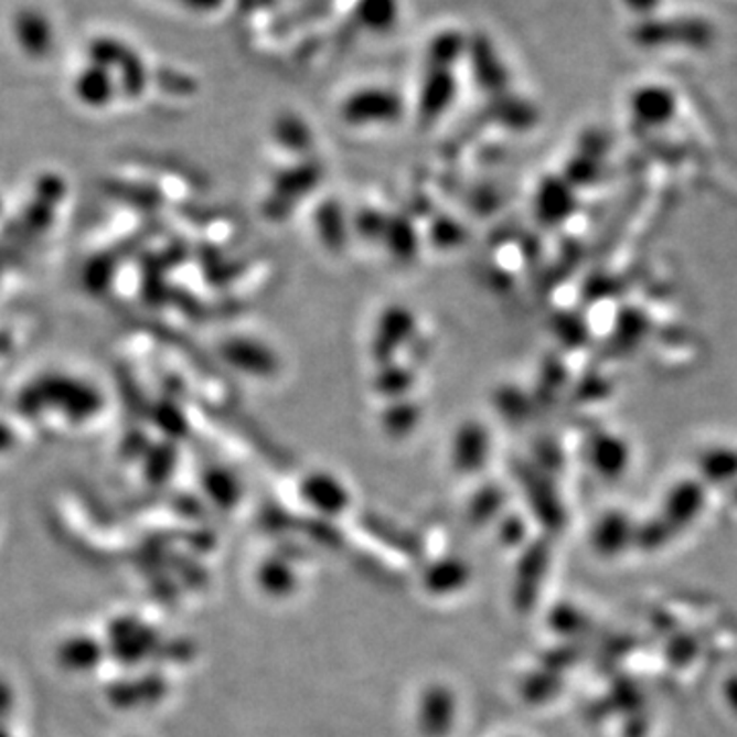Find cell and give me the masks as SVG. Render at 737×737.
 I'll return each mask as SVG.
<instances>
[{"mask_svg": "<svg viewBox=\"0 0 737 737\" xmlns=\"http://www.w3.org/2000/svg\"><path fill=\"white\" fill-rule=\"evenodd\" d=\"M359 21L371 29H387L396 23V0H361L359 2Z\"/></svg>", "mask_w": 737, "mask_h": 737, "instance_id": "1", "label": "cell"}]
</instances>
